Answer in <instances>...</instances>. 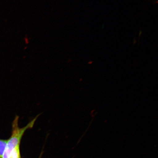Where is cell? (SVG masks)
Listing matches in <instances>:
<instances>
[{
	"label": "cell",
	"instance_id": "1",
	"mask_svg": "<svg viewBox=\"0 0 158 158\" xmlns=\"http://www.w3.org/2000/svg\"><path fill=\"white\" fill-rule=\"evenodd\" d=\"M40 114H39L24 127L19 128V116L16 115L12 123V132L10 138L7 141L4 153L2 158H10L11 154L14 149L19 145L22 137L25 131L29 128H31L34 125L35 121Z\"/></svg>",
	"mask_w": 158,
	"mask_h": 158
},
{
	"label": "cell",
	"instance_id": "2",
	"mask_svg": "<svg viewBox=\"0 0 158 158\" xmlns=\"http://www.w3.org/2000/svg\"><path fill=\"white\" fill-rule=\"evenodd\" d=\"M7 143V140L0 139V158H2Z\"/></svg>",
	"mask_w": 158,
	"mask_h": 158
},
{
	"label": "cell",
	"instance_id": "3",
	"mask_svg": "<svg viewBox=\"0 0 158 158\" xmlns=\"http://www.w3.org/2000/svg\"><path fill=\"white\" fill-rule=\"evenodd\" d=\"M10 158H20L19 145H18L12 152Z\"/></svg>",
	"mask_w": 158,
	"mask_h": 158
}]
</instances>
